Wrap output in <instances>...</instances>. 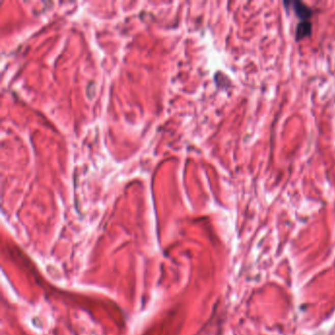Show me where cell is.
Masks as SVG:
<instances>
[{
	"instance_id": "cell-1",
	"label": "cell",
	"mask_w": 335,
	"mask_h": 335,
	"mask_svg": "<svg viewBox=\"0 0 335 335\" xmlns=\"http://www.w3.org/2000/svg\"><path fill=\"white\" fill-rule=\"evenodd\" d=\"M312 34V23L309 20L301 21L296 29V40L300 41Z\"/></svg>"
},
{
	"instance_id": "cell-2",
	"label": "cell",
	"mask_w": 335,
	"mask_h": 335,
	"mask_svg": "<svg viewBox=\"0 0 335 335\" xmlns=\"http://www.w3.org/2000/svg\"><path fill=\"white\" fill-rule=\"evenodd\" d=\"M294 10L296 12L297 16L303 20H308L312 14L313 11L310 7H308L307 5L301 1H295L293 2Z\"/></svg>"
}]
</instances>
